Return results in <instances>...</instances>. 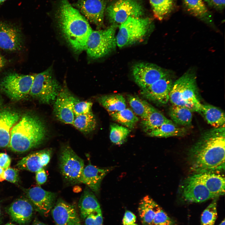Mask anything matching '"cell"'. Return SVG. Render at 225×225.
Masks as SVG:
<instances>
[{
    "label": "cell",
    "instance_id": "30",
    "mask_svg": "<svg viewBox=\"0 0 225 225\" xmlns=\"http://www.w3.org/2000/svg\"><path fill=\"white\" fill-rule=\"evenodd\" d=\"M192 112L182 106L172 105L169 108V115L175 124L186 126L190 125L192 120Z\"/></svg>",
    "mask_w": 225,
    "mask_h": 225
},
{
    "label": "cell",
    "instance_id": "38",
    "mask_svg": "<svg viewBox=\"0 0 225 225\" xmlns=\"http://www.w3.org/2000/svg\"><path fill=\"white\" fill-rule=\"evenodd\" d=\"M92 103L89 101H81L76 99L73 106V111L75 117L92 111Z\"/></svg>",
    "mask_w": 225,
    "mask_h": 225
},
{
    "label": "cell",
    "instance_id": "20",
    "mask_svg": "<svg viewBox=\"0 0 225 225\" xmlns=\"http://www.w3.org/2000/svg\"><path fill=\"white\" fill-rule=\"evenodd\" d=\"M34 208L29 201L20 199L12 202L7 209L12 220L20 225L29 222L32 216Z\"/></svg>",
    "mask_w": 225,
    "mask_h": 225
},
{
    "label": "cell",
    "instance_id": "5",
    "mask_svg": "<svg viewBox=\"0 0 225 225\" xmlns=\"http://www.w3.org/2000/svg\"><path fill=\"white\" fill-rule=\"evenodd\" d=\"M52 68L36 74L29 94L43 103L53 102L62 89L54 78Z\"/></svg>",
    "mask_w": 225,
    "mask_h": 225
},
{
    "label": "cell",
    "instance_id": "2",
    "mask_svg": "<svg viewBox=\"0 0 225 225\" xmlns=\"http://www.w3.org/2000/svg\"><path fill=\"white\" fill-rule=\"evenodd\" d=\"M57 16L62 35L74 51L79 53L85 50L92 31L87 19L68 0H60Z\"/></svg>",
    "mask_w": 225,
    "mask_h": 225
},
{
    "label": "cell",
    "instance_id": "26",
    "mask_svg": "<svg viewBox=\"0 0 225 225\" xmlns=\"http://www.w3.org/2000/svg\"><path fill=\"white\" fill-rule=\"evenodd\" d=\"M78 207L80 216L84 219L90 213L101 210L96 197L88 189H85L82 195Z\"/></svg>",
    "mask_w": 225,
    "mask_h": 225
},
{
    "label": "cell",
    "instance_id": "11",
    "mask_svg": "<svg viewBox=\"0 0 225 225\" xmlns=\"http://www.w3.org/2000/svg\"><path fill=\"white\" fill-rule=\"evenodd\" d=\"M169 74L170 73L168 70L150 63H139L135 65L132 68L135 82L141 89L150 86Z\"/></svg>",
    "mask_w": 225,
    "mask_h": 225
},
{
    "label": "cell",
    "instance_id": "21",
    "mask_svg": "<svg viewBox=\"0 0 225 225\" xmlns=\"http://www.w3.org/2000/svg\"><path fill=\"white\" fill-rule=\"evenodd\" d=\"M110 170V168H101L89 163L83 170L81 182L97 193L100 190L102 180Z\"/></svg>",
    "mask_w": 225,
    "mask_h": 225
},
{
    "label": "cell",
    "instance_id": "9",
    "mask_svg": "<svg viewBox=\"0 0 225 225\" xmlns=\"http://www.w3.org/2000/svg\"><path fill=\"white\" fill-rule=\"evenodd\" d=\"M59 166L62 175L67 181L72 184L81 183L84 162L69 146L62 148L59 158Z\"/></svg>",
    "mask_w": 225,
    "mask_h": 225
},
{
    "label": "cell",
    "instance_id": "31",
    "mask_svg": "<svg viewBox=\"0 0 225 225\" xmlns=\"http://www.w3.org/2000/svg\"><path fill=\"white\" fill-rule=\"evenodd\" d=\"M128 100L132 110L142 119L146 118L155 109L146 101L137 96L128 95Z\"/></svg>",
    "mask_w": 225,
    "mask_h": 225
},
{
    "label": "cell",
    "instance_id": "49",
    "mask_svg": "<svg viewBox=\"0 0 225 225\" xmlns=\"http://www.w3.org/2000/svg\"><path fill=\"white\" fill-rule=\"evenodd\" d=\"M219 225H225V219L221 222V223Z\"/></svg>",
    "mask_w": 225,
    "mask_h": 225
},
{
    "label": "cell",
    "instance_id": "33",
    "mask_svg": "<svg viewBox=\"0 0 225 225\" xmlns=\"http://www.w3.org/2000/svg\"><path fill=\"white\" fill-rule=\"evenodd\" d=\"M72 125L83 133L88 134L95 129L96 121L92 111L75 116Z\"/></svg>",
    "mask_w": 225,
    "mask_h": 225
},
{
    "label": "cell",
    "instance_id": "39",
    "mask_svg": "<svg viewBox=\"0 0 225 225\" xmlns=\"http://www.w3.org/2000/svg\"><path fill=\"white\" fill-rule=\"evenodd\" d=\"M150 225H175V222L162 209L157 213Z\"/></svg>",
    "mask_w": 225,
    "mask_h": 225
},
{
    "label": "cell",
    "instance_id": "28",
    "mask_svg": "<svg viewBox=\"0 0 225 225\" xmlns=\"http://www.w3.org/2000/svg\"><path fill=\"white\" fill-rule=\"evenodd\" d=\"M172 122L155 108L146 118L142 119L141 125L143 131L147 133L163 124Z\"/></svg>",
    "mask_w": 225,
    "mask_h": 225
},
{
    "label": "cell",
    "instance_id": "25",
    "mask_svg": "<svg viewBox=\"0 0 225 225\" xmlns=\"http://www.w3.org/2000/svg\"><path fill=\"white\" fill-rule=\"evenodd\" d=\"M97 100L109 114L122 110L127 107L125 98L119 94L102 95L98 97Z\"/></svg>",
    "mask_w": 225,
    "mask_h": 225
},
{
    "label": "cell",
    "instance_id": "10",
    "mask_svg": "<svg viewBox=\"0 0 225 225\" xmlns=\"http://www.w3.org/2000/svg\"><path fill=\"white\" fill-rule=\"evenodd\" d=\"M106 13L112 24H121L129 17H140L144 13L142 5L135 0H118L106 8Z\"/></svg>",
    "mask_w": 225,
    "mask_h": 225
},
{
    "label": "cell",
    "instance_id": "16",
    "mask_svg": "<svg viewBox=\"0 0 225 225\" xmlns=\"http://www.w3.org/2000/svg\"><path fill=\"white\" fill-rule=\"evenodd\" d=\"M73 6L98 28L103 25L106 7L104 0H78Z\"/></svg>",
    "mask_w": 225,
    "mask_h": 225
},
{
    "label": "cell",
    "instance_id": "46",
    "mask_svg": "<svg viewBox=\"0 0 225 225\" xmlns=\"http://www.w3.org/2000/svg\"><path fill=\"white\" fill-rule=\"evenodd\" d=\"M7 63V60L0 53V72L5 66Z\"/></svg>",
    "mask_w": 225,
    "mask_h": 225
},
{
    "label": "cell",
    "instance_id": "50",
    "mask_svg": "<svg viewBox=\"0 0 225 225\" xmlns=\"http://www.w3.org/2000/svg\"><path fill=\"white\" fill-rule=\"evenodd\" d=\"M5 225H16L14 224L11 223H7L6 224H5Z\"/></svg>",
    "mask_w": 225,
    "mask_h": 225
},
{
    "label": "cell",
    "instance_id": "17",
    "mask_svg": "<svg viewBox=\"0 0 225 225\" xmlns=\"http://www.w3.org/2000/svg\"><path fill=\"white\" fill-rule=\"evenodd\" d=\"M25 193L34 208L43 215L49 212L56 197L55 193L47 191L38 186L26 190Z\"/></svg>",
    "mask_w": 225,
    "mask_h": 225
},
{
    "label": "cell",
    "instance_id": "40",
    "mask_svg": "<svg viewBox=\"0 0 225 225\" xmlns=\"http://www.w3.org/2000/svg\"><path fill=\"white\" fill-rule=\"evenodd\" d=\"M85 219L86 225H103L101 210L90 213Z\"/></svg>",
    "mask_w": 225,
    "mask_h": 225
},
{
    "label": "cell",
    "instance_id": "43",
    "mask_svg": "<svg viewBox=\"0 0 225 225\" xmlns=\"http://www.w3.org/2000/svg\"><path fill=\"white\" fill-rule=\"evenodd\" d=\"M11 159L6 153H0V167L4 170L9 167Z\"/></svg>",
    "mask_w": 225,
    "mask_h": 225
},
{
    "label": "cell",
    "instance_id": "14",
    "mask_svg": "<svg viewBox=\"0 0 225 225\" xmlns=\"http://www.w3.org/2000/svg\"><path fill=\"white\" fill-rule=\"evenodd\" d=\"M173 83L169 74L150 86L141 89L140 93L150 101L157 104L164 105L169 100L170 93Z\"/></svg>",
    "mask_w": 225,
    "mask_h": 225
},
{
    "label": "cell",
    "instance_id": "32",
    "mask_svg": "<svg viewBox=\"0 0 225 225\" xmlns=\"http://www.w3.org/2000/svg\"><path fill=\"white\" fill-rule=\"evenodd\" d=\"M42 150L30 154L23 158L17 163L18 168L36 172L44 167L41 158Z\"/></svg>",
    "mask_w": 225,
    "mask_h": 225
},
{
    "label": "cell",
    "instance_id": "6",
    "mask_svg": "<svg viewBox=\"0 0 225 225\" xmlns=\"http://www.w3.org/2000/svg\"><path fill=\"white\" fill-rule=\"evenodd\" d=\"M117 26L113 24L105 29L92 31L85 49L88 56L94 59L100 58L115 49L117 45L115 32Z\"/></svg>",
    "mask_w": 225,
    "mask_h": 225
},
{
    "label": "cell",
    "instance_id": "24",
    "mask_svg": "<svg viewBox=\"0 0 225 225\" xmlns=\"http://www.w3.org/2000/svg\"><path fill=\"white\" fill-rule=\"evenodd\" d=\"M199 113L213 128L225 126L224 113L218 108L209 104H202Z\"/></svg>",
    "mask_w": 225,
    "mask_h": 225
},
{
    "label": "cell",
    "instance_id": "42",
    "mask_svg": "<svg viewBox=\"0 0 225 225\" xmlns=\"http://www.w3.org/2000/svg\"><path fill=\"white\" fill-rule=\"evenodd\" d=\"M136 218L135 215L131 212L126 211L122 219L123 225H131L135 223Z\"/></svg>",
    "mask_w": 225,
    "mask_h": 225
},
{
    "label": "cell",
    "instance_id": "7",
    "mask_svg": "<svg viewBox=\"0 0 225 225\" xmlns=\"http://www.w3.org/2000/svg\"><path fill=\"white\" fill-rule=\"evenodd\" d=\"M151 24L148 18L129 17L120 24L116 37L117 45L122 48L140 41L147 33Z\"/></svg>",
    "mask_w": 225,
    "mask_h": 225
},
{
    "label": "cell",
    "instance_id": "27",
    "mask_svg": "<svg viewBox=\"0 0 225 225\" xmlns=\"http://www.w3.org/2000/svg\"><path fill=\"white\" fill-rule=\"evenodd\" d=\"M187 11L207 23L212 22V15L202 0H183Z\"/></svg>",
    "mask_w": 225,
    "mask_h": 225
},
{
    "label": "cell",
    "instance_id": "3",
    "mask_svg": "<svg viewBox=\"0 0 225 225\" xmlns=\"http://www.w3.org/2000/svg\"><path fill=\"white\" fill-rule=\"evenodd\" d=\"M47 134L45 125L39 117L31 113L25 114L12 129L8 147L15 152H26L40 145Z\"/></svg>",
    "mask_w": 225,
    "mask_h": 225
},
{
    "label": "cell",
    "instance_id": "13",
    "mask_svg": "<svg viewBox=\"0 0 225 225\" xmlns=\"http://www.w3.org/2000/svg\"><path fill=\"white\" fill-rule=\"evenodd\" d=\"M24 46L20 28L12 23L0 20V48L9 52L22 50Z\"/></svg>",
    "mask_w": 225,
    "mask_h": 225
},
{
    "label": "cell",
    "instance_id": "35",
    "mask_svg": "<svg viewBox=\"0 0 225 225\" xmlns=\"http://www.w3.org/2000/svg\"><path fill=\"white\" fill-rule=\"evenodd\" d=\"M154 15L161 20L168 16L172 11L174 0H149Z\"/></svg>",
    "mask_w": 225,
    "mask_h": 225
},
{
    "label": "cell",
    "instance_id": "41",
    "mask_svg": "<svg viewBox=\"0 0 225 225\" xmlns=\"http://www.w3.org/2000/svg\"><path fill=\"white\" fill-rule=\"evenodd\" d=\"M5 180L12 183L16 182L18 180V170L14 168H8L4 170Z\"/></svg>",
    "mask_w": 225,
    "mask_h": 225
},
{
    "label": "cell",
    "instance_id": "1",
    "mask_svg": "<svg viewBox=\"0 0 225 225\" xmlns=\"http://www.w3.org/2000/svg\"><path fill=\"white\" fill-rule=\"evenodd\" d=\"M225 146V126L203 133L189 152L192 170L195 174L224 171Z\"/></svg>",
    "mask_w": 225,
    "mask_h": 225
},
{
    "label": "cell",
    "instance_id": "44",
    "mask_svg": "<svg viewBox=\"0 0 225 225\" xmlns=\"http://www.w3.org/2000/svg\"><path fill=\"white\" fill-rule=\"evenodd\" d=\"M210 6L218 10H222L225 7V0H204Z\"/></svg>",
    "mask_w": 225,
    "mask_h": 225
},
{
    "label": "cell",
    "instance_id": "53",
    "mask_svg": "<svg viewBox=\"0 0 225 225\" xmlns=\"http://www.w3.org/2000/svg\"><path fill=\"white\" fill-rule=\"evenodd\" d=\"M0 215H1V211H0Z\"/></svg>",
    "mask_w": 225,
    "mask_h": 225
},
{
    "label": "cell",
    "instance_id": "22",
    "mask_svg": "<svg viewBox=\"0 0 225 225\" xmlns=\"http://www.w3.org/2000/svg\"><path fill=\"white\" fill-rule=\"evenodd\" d=\"M205 185L210 192L216 198L225 192V178L218 172H205L194 174Z\"/></svg>",
    "mask_w": 225,
    "mask_h": 225
},
{
    "label": "cell",
    "instance_id": "4",
    "mask_svg": "<svg viewBox=\"0 0 225 225\" xmlns=\"http://www.w3.org/2000/svg\"><path fill=\"white\" fill-rule=\"evenodd\" d=\"M169 101L172 105L184 107L192 112L199 113L202 104L195 75L190 72H186L173 82Z\"/></svg>",
    "mask_w": 225,
    "mask_h": 225
},
{
    "label": "cell",
    "instance_id": "47",
    "mask_svg": "<svg viewBox=\"0 0 225 225\" xmlns=\"http://www.w3.org/2000/svg\"><path fill=\"white\" fill-rule=\"evenodd\" d=\"M4 180V170L0 167V182Z\"/></svg>",
    "mask_w": 225,
    "mask_h": 225
},
{
    "label": "cell",
    "instance_id": "15",
    "mask_svg": "<svg viewBox=\"0 0 225 225\" xmlns=\"http://www.w3.org/2000/svg\"><path fill=\"white\" fill-rule=\"evenodd\" d=\"M77 98L67 88H62L53 102V112L58 120L65 124L72 125L75 118L73 106Z\"/></svg>",
    "mask_w": 225,
    "mask_h": 225
},
{
    "label": "cell",
    "instance_id": "18",
    "mask_svg": "<svg viewBox=\"0 0 225 225\" xmlns=\"http://www.w3.org/2000/svg\"><path fill=\"white\" fill-rule=\"evenodd\" d=\"M21 117L17 111L0 106V148L8 147L11 130Z\"/></svg>",
    "mask_w": 225,
    "mask_h": 225
},
{
    "label": "cell",
    "instance_id": "8",
    "mask_svg": "<svg viewBox=\"0 0 225 225\" xmlns=\"http://www.w3.org/2000/svg\"><path fill=\"white\" fill-rule=\"evenodd\" d=\"M36 74L6 73L0 81V89L12 100L18 101L29 94Z\"/></svg>",
    "mask_w": 225,
    "mask_h": 225
},
{
    "label": "cell",
    "instance_id": "23",
    "mask_svg": "<svg viewBox=\"0 0 225 225\" xmlns=\"http://www.w3.org/2000/svg\"><path fill=\"white\" fill-rule=\"evenodd\" d=\"M161 208L148 196L143 198L140 201L138 208L139 214L144 225H150L157 213Z\"/></svg>",
    "mask_w": 225,
    "mask_h": 225
},
{
    "label": "cell",
    "instance_id": "34",
    "mask_svg": "<svg viewBox=\"0 0 225 225\" xmlns=\"http://www.w3.org/2000/svg\"><path fill=\"white\" fill-rule=\"evenodd\" d=\"M113 120L129 129L133 128L139 118L131 108H126L109 114Z\"/></svg>",
    "mask_w": 225,
    "mask_h": 225
},
{
    "label": "cell",
    "instance_id": "19",
    "mask_svg": "<svg viewBox=\"0 0 225 225\" xmlns=\"http://www.w3.org/2000/svg\"><path fill=\"white\" fill-rule=\"evenodd\" d=\"M52 214L56 225H81L75 208L63 200H58Z\"/></svg>",
    "mask_w": 225,
    "mask_h": 225
},
{
    "label": "cell",
    "instance_id": "29",
    "mask_svg": "<svg viewBox=\"0 0 225 225\" xmlns=\"http://www.w3.org/2000/svg\"><path fill=\"white\" fill-rule=\"evenodd\" d=\"M187 132V130L185 128L179 127L172 122L163 124L147 134L152 137L167 138L182 136L185 135Z\"/></svg>",
    "mask_w": 225,
    "mask_h": 225
},
{
    "label": "cell",
    "instance_id": "45",
    "mask_svg": "<svg viewBox=\"0 0 225 225\" xmlns=\"http://www.w3.org/2000/svg\"><path fill=\"white\" fill-rule=\"evenodd\" d=\"M47 178V174L43 168L36 172V179L38 184L40 185L44 183Z\"/></svg>",
    "mask_w": 225,
    "mask_h": 225
},
{
    "label": "cell",
    "instance_id": "52",
    "mask_svg": "<svg viewBox=\"0 0 225 225\" xmlns=\"http://www.w3.org/2000/svg\"><path fill=\"white\" fill-rule=\"evenodd\" d=\"M138 225L137 224H136V223H134V224H132V225Z\"/></svg>",
    "mask_w": 225,
    "mask_h": 225
},
{
    "label": "cell",
    "instance_id": "36",
    "mask_svg": "<svg viewBox=\"0 0 225 225\" xmlns=\"http://www.w3.org/2000/svg\"><path fill=\"white\" fill-rule=\"evenodd\" d=\"M130 132V129L125 127L112 124L110 126V140L114 144L121 145L126 140Z\"/></svg>",
    "mask_w": 225,
    "mask_h": 225
},
{
    "label": "cell",
    "instance_id": "37",
    "mask_svg": "<svg viewBox=\"0 0 225 225\" xmlns=\"http://www.w3.org/2000/svg\"><path fill=\"white\" fill-rule=\"evenodd\" d=\"M217 199L214 198L202 212L201 225H214L217 217Z\"/></svg>",
    "mask_w": 225,
    "mask_h": 225
},
{
    "label": "cell",
    "instance_id": "51",
    "mask_svg": "<svg viewBox=\"0 0 225 225\" xmlns=\"http://www.w3.org/2000/svg\"><path fill=\"white\" fill-rule=\"evenodd\" d=\"M6 0H0V4L5 1Z\"/></svg>",
    "mask_w": 225,
    "mask_h": 225
},
{
    "label": "cell",
    "instance_id": "48",
    "mask_svg": "<svg viewBox=\"0 0 225 225\" xmlns=\"http://www.w3.org/2000/svg\"><path fill=\"white\" fill-rule=\"evenodd\" d=\"M32 225H46L43 223L37 220H34Z\"/></svg>",
    "mask_w": 225,
    "mask_h": 225
},
{
    "label": "cell",
    "instance_id": "12",
    "mask_svg": "<svg viewBox=\"0 0 225 225\" xmlns=\"http://www.w3.org/2000/svg\"><path fill=\"white\" fill-rule=\"evenodd\" d=\"M180 191L183 199L188 202H202L217 198L210 192L195 174L183 181L181 184Z\"/></svg>",
    "mask_w": 225,
    "mask_h": 225
}]
</instances>
